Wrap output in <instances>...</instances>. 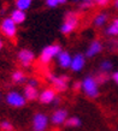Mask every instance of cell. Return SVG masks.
I'll return each instance as SVG.
<instances>
[{"instance_id": "cell-1", "label": "cell", "mask_w": 118, "mask_h": 131, "mask_svg": "<svg viewBox=\"0 0 118 131\" xmlns=\"http://www.w3.org/2000/svg\"><path fill=\"white\" fill-rule=\"evenodd\" d=\"M81 89L88 97H96L99 95V83L92 76L86 77L81 82Z\"/></svg>"}, {"instance_id": "cell-2", "label": "cell", "mask_w": 118, "mask_h": 131, "mask_svg": "<svg viewBox=\"0 0 118 131\" xmlns=\"http://www.w3.org/2000/svg\"><path fill=\"white\" fill-rule=\"evenodd\" d=\"M62 52V47L59 45H48L41 51L40 54V63L42 64H50L52 60L57 58L58 54Z\"/></svg>"}, {"instance_id": "cell-3", "label": "cell", "mask_w": 118, "mask_h": 131, "mask_svg": "<svg viewBox=\"0 0 118 131\" xmlns=\"http://www.w3.org/2000/svg\"><path fill=\"white\" fill-rule=\"evenodd\" d=\"M77 25H78V16H77V13L69 12L66 15V17H65L64 23L60 27V31L64 35H69V34H71L77 28Z\"/></svg>"}, {"instance_id": "cell-4", "label": "cell", "mask_w": 118, "mask_h": 131, "mask_svg": "<svg viewBox=\"0 0 118 131\" xmlns=\"http://www.w3.org/2000/svg\"><path fill=\"white\" fill-rule=\"evenodd\" d=\"M0 30L8 39H13L17 34V24L12 20L11 17H6L0 24Z\"/></svg>"}, {"instance_id": "cell-5", "label": "cell", "mask_w": 118, "mask_h": 131, "mask_svg": "<svg viewBox=\"0 0 118 131\" xmlns=\"http://www.w3.org/2000/svg\"><path fill=\"white\" fill-rule=\"evenodd\" d=\"M48 80L52 82V85H53V89L58 93H63L67 89V82H69V78H67L65 75L63 76H54L53 73H48L47 75Z\"/></svg>"}, {"instance_id": "cell-6", "label": "cell", "mask_w": 118, "mask_h": 131, "mask_svg": "<svg viewBox=\"0 0 118 131\" xmlns=\"http://www.w3.org/2000/svg\"><path fill=\"white\" fill-rule=\"evenodd\" d=\"M25 101H27V99L24 97V95L22 93H19V91L12 90L6 95V102L11 107H16V108L23 107L24 105H25Z\"/></svg>"}, {"instance_id": "cell-7", "label": "cell", "mask_w": 118, "mask_h": 131, "mask_svg": "<svg viewBox=\"0 0 118 131\" xmlns=\"http://www.w3.org/2000/svg\"><path fill=\"white\" fill-rule=\"evenodd\" d=\"M50 119L45 113H36L33 117V130L34 131H45L48 127Z\"/></svg>"}, {"instance_id": "cell-8", "label": "cell", "mask_w": 118, "mask_h": 131, "mask_svg": "<svg viewBox=\"0 0 118 131\" xmlns=\"http://www.w3.org/2000/svg\"><path fill=\"white\" fill-rule=\"evenodd\" d=\"M17 58H18L19 63L23 65L24 68H28V66H30L32 63L34 61V59H35V54H34V52H32L30 49L24 48V49H21V51L18 52Z\"/></svg>"}, {"instance_id": "cell-9", "label": "cell", "mask_w": 118, "mask_h": 131, "mask_svg": "<svg viewBox=\"0 0 118 131\" xmlns=\"http://www.w3.org/2000/svg\"><path fill=\"white\" fill-rule=\"evenodd\" d=\"M67 118H69V117H67L66 110L59 108V110L53 112V114H52V117H51V123L53 124V125H55V126H60V125L65 124Z\"/></svg>"}, {"instance_id": "cell-10", "label": "cell", "mask_w": 118, "mask_h": 131, "mask_svg": "<svg viewBox=\"0 0 118 131\" xmlns=\"http://www.w3.org/2000/svg\"><path fill=\"white\" fill-rule=\"evenodd\" d=\"M84 66H86V58H84V56H83V54L77 53V54H75V56L72 57L71 65H70V69L72 70V71H74V72L82 71Z\"/></svg>"}, {"instance_id": "cell-11", "label": "cell", "mask_w": 118, "mask_h": 131, "mask_svg": "<svg viewBox=\"0 0 118 131\" xmlns=\"http://www.w3.org/2000/svg\"><path fill=\"white\" fill-rule=\"evenodd\" d=\"M57 97V91L53 88H47V89H43L41 93L39 94V100L41 103H52L54 101V99Z\"/></svg>"}, {"instance_id": "cell-12", "label": "cell", "mask_w": 118, "mask_h": 131, "mask_svg": "<svg viewBox=\"0 0 118 131\" xmlns=\"http://www.w3.org/2000/svg\"><path fill=\"white\" fill-rule=\"evenodd\" d=\"M58 59V64L62 69H70L71 65V60H72V57L70 56V53L66 51H62L57 57Z\"/></svg>"}, {"instance_id": "cell-13", "label": "cell", "mask_w": 118, "mask_h": 131, "mask_svg": "<svg viewBox=\"0 0 118 131\" xmlns=\"http://www.w3.org/2000/svg\"><path fill=\"white\" fill-rule=\"evenodd\" d=\"M101 51H102V43L100 42V41L95 40L89 45V47L87 48L86 57H88V58H93V57H95L96 54H99Z\"/></svg>"}, {"instance_id": "cell-14", "label": "cell", "mask_w": 118, "mask_h": 131, "mask_svg": "<svg viewBox=\"0 0 118 131\" xmlns=\"http://www.w3.org/2000/svg\"><path fill=\"white\" fill-rule=\"evenodd\" d=\"M23 95L24 97L29 101H33V100H36L39 97V91L36 89V87H32V85H29L28 84L27 87L24 88L23 90Z\"/></svg>"}, {"instance_id": "cell-15", "label": "cell", "mask_w": 118, "mask_h": 131, "mask_svg": "<svg viewBox=\"0 0 118 131\" xmlns=\"http://www.w3.org/2000/svg\"><path fill=\"white\" fill-rule=\"evenodd\" d=\"M12 20L18 25V24H22L27 18V15H25V11H22V10H18V8H15L13 11L11 12V16Z\"/></svg>"}, {"instance_id": "cell-16", "label": "cell", "mask_w": 118, "mask_h": 131, "mask_svg": "<svg viewBox=\"0 0 118 131\" xmlns=\"http://www.w3.org/2000/svg\"><path fill=\"white\" fill-rule=\"evenodd\" d=\"M106 34L109 36H117L118 35V17H116L106 29Z\"/></svg>"}, {"instance_id": "cell-17", "label": "cell", "mask_w": 118, "mask_h": 131, "mask_svg": "<svg viewBox=\"0 0 118 131\" xmlns=\"http://www.w3.org/2000/svg\"><path fill=\"white\" fill-rule=\"evenodd\" d=\"M107 19H109L107 13H105V12L98 13V15L95 16V18H94V25L95 27H98V28H100V27H102V25H105V24H106Z\"/></svg>"}, {"instance_id": "cell-18", "label": "cell", "mask_w": 118, "mask_h": 131, "mask_svg": "<svg viewBox=\"0 0 118 131\" xmlns=\"http://www.w3.org/2000/svg\"><path fill=\"white\" fill-rule=\"evenodd\" d=\"M15 4H16V8L22 10V11H27L32 6L33 0H16Z\"/></svg>"}, {"instance_id": "cell-19", "label": "cell", "mask_w": 118, "mask_h": 131, "mask_svg": "<svg viewBox=\"0 0 118 131\" xmlns=\"http://www.w3.org/2000/svg\"><path fill=\"white\" fill-rule=\"evenodd\" d=\"M12 81L15 82V83L19 84V83H23L24 81H25V75H24L23 71H21V70H17L12 73Z\"/></svg>"}, {"instance_id": "cell-20", "label": "cell", "mask_w": 118, "mask_h": 131, "mask_svg": "<svg viewBox=\"0 0 118 131\" xmlns=\"http://www.w3.org/2000/svg\"><path fill=\"white\" fill-rule=\"evenodd\" d=\"M65 125L69 127H77L81 125V119L77 118V117H70L67 118L66 122H65Z\"/></svg>"}, {"instance_id": "cell-21", "label": "cell", "mask_w": 118, "mask_h": 131, "mask_svg": "<svg viewBox=\"0 0 118 131\" xmlns=\"http://www.w3.org/2000/svg\"><path fill=\"white\" fill-rule=\"evenodd\" d=\"M111 69H112V63H111L110 60H104V61H101V64H100V71L101 72L107 73L109 71H111Z\"/></svg>"}, {"instance_id": "cell-22", "label": "cell", "mask_w": 118, "mask_h": 131, "mask_svg": "<svg viewBox=\"0 0 118 131\" xmlns=\"http://www.w3.org/2000/svg\"><path fill=\"white\" fill-rule=\"evenodd\" d=\"M0 129L3 131H12L13 130V126H12V124L7 120H4V122H1L0 123Z\"/></svg>"}, {"instance_id": "cell-23", "label": "cell", "mask_w": 118, "mask_h": 131, "mask_svg": "<svg viewBox=\"0 0 118 131\" xmlns=\"http://www.w3.org/2000/svg\"><path fill=\"white\" fill-rule=\"evenodd\" d=\"M95 80H96V82H98L99 84H104V83H106L107 81H109V76H107L106 73H104V72H102V73H100Z\"/></svg>"}, {"instance_id": "cell-24", "label": "cell", "mask_w": 118, "mask_h": 131, "mask_svg": "<svg viewBox=\"0 0 118 131\" xmlns=\"http://www.w3.org/2000/svg\"><path fill=\"white\" fill-rule=\"evenodd\" d=\"M46 5L50 8H54L59 5V1L58 0H46Z\"/></svg>"}, {"instance_id": "cell-25", "label": "cell", "mask_w": 118, "mask_h": 131, "mask_svg": "<svg viewBox=\"0 0 118 131\" xmlns=\"http://www.w3.org/2000/svg\"><path fill=\"white\" fill-rule=\"evenodd\" d=\"M92 6V3L91 1H83L80 4V7L82 8V10H87V8H89Z\"/></svg>"}, {"instance_id": "cell-26", "label": "cell", "mask_w": 118, "mask_h": 131, "mask_svg": "<svg viewBox=\"0 0 118 131\" xmlns=\"http://www.w3.org/2000/svg\"><path fill=\"white\" fill-rule=\"evenodd\" d=\"M28 84L32 85V87H36V85H39V81L36 80V78H32V80L28 81Z\"/></svg>"}, {"instance_id": "cell-27", "label": "cell", "mask_w": 118, "mask_h": 131, "mask_svg": "<svg viewBox=\"0 0 118 131\" xmlns=\"http://www.w3.org/2000/svg\"><path fill=\"white\" fill-rule=\"evenodd\" d=\"M95 3H96L99 6H106V5L110 3V0H95Z\"/></svg>"}, {"instance_id": "cell-28", "label": "cell", "mask_w": 118, "mask_h": 131, "mask_svg": "<svg viewBox=\"0 0 118 131\" xmlns=\"http://www.w3.org/2000/svg\"><path fill=\"white\" fill-rule=\"evenodd\" d=\"M112 80L114 81V83L118 85V71L113 72V75H112Z\"/></svg>"}, {"instance_id": "cell-29", "label": "cell", "mask_w": 118, "mask_h": 131, "mask_svg": "<svg viewBox=\"0 0 118 131\" xmlns=\"http://www.w3.org/2000/svg\"><path fill=\"white\" fill-rule=\"evenodd\" d=\"M74 89H75V90L81 89V83H80V82H75V83H74Z\"/></svg>"}, {"instance_id": "cell-30", "label": "cell", "mask_w": 118, "mask_h": 131, "mask_svg": "<svg viewBox=\"0 0 118 131\" xmlns=\"http://www.w3.org/2000/svg\"><path fill=\"white\" fill-rule=\"evenodd\" d=\"M58 1H59V5H64L67 1V0H58Z\"/></svg>"}, {"instance_id": "cell-31", "label": "cell", "mask_w": 118, "mask_h": 131, "mask_svg": "<svg viewBox=\"0 0 118 131\" xmlns=\"http://www.w3.org/2000/svg\"><path fill=\"white\" fill-rule=\"evenodd\" d=\"M3 46H4V42H3V40L0 39V51H1V48H3Z\"/></svg>"}, {"instance_id": "cell-32", "label": "cell", "mask_w": 118, "mask_h": 131, "mask_svg": "<svg viewBox=\"0 0 118 131\" xmlns=\"http://www.w3.org/2000/svg\"><path fill=\"white\" fill-rule=\"evenodd\" d=\"M114 6L118 8V0H116V1H114Z\"/></svg>"}, {"instance_id": "cell-33", "label": "cell", "mask_w": 118, "mask_h": 131, "mask_svg": "<svg viewBox=\"0 0 118 131\" xmlns=\"http://www.w3.org/2000/svg\"><path fill=\"white\" fill-rule=\"evenodd\" d=\"M83 1H91V3H92V1H93V0H83Z\"/></svg>"}, {"instance_id": "cell-34", "label": "cell", "mask_w": 118, "mask_h": 131, "mask_svg": "<svg viewBox=\"0 0 118 131\" xmlns=\"http://www.w3.org/2000/svg\"><path fill=\"white\" fill-rule=\"evenodd\" d=\"M0 97H1V93H0Z\"/></svg>"}]
</instances>
